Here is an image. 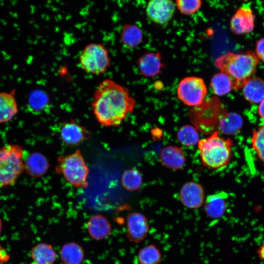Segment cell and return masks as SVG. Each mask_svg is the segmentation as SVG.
Instances as JSON below:
<instances>
[{"mask_svg":"<svg viewBox=\"0 0 264 264\" xmlns=\"http://www.w3.org/2000/svg\"><path fill=\"white\" fill-rule=\"evenodd\" d=\"M136 101L129 90L113 80L105 79L95 88L91 101L94 117L101 126L116 127L133 111Z\"/></svg>","mask_w":264,"mask_h":264,"instance_id":"obj_1","label":"cell"},{"mask_svg":"<svg viewBox=\"0 0 264 264\" xmlns=\"http://www.w3.org/2000/svg\"><path fill=\"white\" fill-rule=\"evenodd\" d=\"M258 63L255 53L248 51L224 54L215 60V65L229 77L233 88L239 89L256 72Z\"/></svg>","mask_w":264,"mask_h":264,"instance_id":"obj_2","label":"cell"},{"mask_svg":"<svg viewBox=\"0 0 264 264\" xmlns=\"http://www.w3.org/2000/svg\"><path fill=\"white\" fill-rule=\"evenodd\" d=\"M219 132H215L207 137L199 139L197 144L202 165L211 169L223 168L232 157L233 140L220 136Z\"/></svg>","mask_w":264,"mask_h":264,"instance_id":"obj_3","label":"cell"},{"mask_svg":"<svg viewBox=\"0 0 264 264\" xmlns=\"http://www.w3.org/2000/svg\"><path fill=\"white\" fill-rule=\"evenodd\" d=\"M55 170L75 188L84 189L88 185V177L89 170L79 149L59 156Z\"/></svg>","mask_w":264,"mask_h":264,"instance_id":"obj_4","label":"cell"},{"mask_svg":"<svg viewBox=\"0 0 264 264\" xmlns=\"http://www.w3.org/2000/svg\"><path fill=\"white\" fill-rule=\"evenodd\" d=\"M24 151L17 144L0 148V188L14 185L24 170Z\"/></svg>","mask_w":264,"mask_h":264,"instance_id":"obj_5","label":"cell"},{"mask_svg":"<svg viewBox=\"0 0 264 264\" xmlns=\"http://www.w3.org/2000/svg\"><path fill=\"white\" fill-rule=\"evenodd\" d=\"M79 64L87 73L100 75L108 71L111 66L109 51L99 43H90L83 48L79 56Z\"/></svg>","mask_w":264,"mask_h":264,"instance_id":"obj_6","label":"cell"},{"mask_svg":"<svg viewBox=\"0 0 264 264\" xmlns=\"http://www.w3.org/2000/svg\"><path fill=\"white\" fill-rule=\"evenodd\" d=\"M176 93L178 99L184 104L189 106H196L203 102L207 90L202 79L190 76L180 81Z\"/></svg>","mask_w":264,"mask_h":264,"instance_id":"obj_7","label":"cell"},{"mask_svg":"<svg viewBox=\"0 0 264 264\" xmlns=\"http://www.w3.org/2000/svg\"><path fill=\"white\" fill-rule=\"evenodd\" d=\"M126 223V236L130 242L139 243L146 238L150 227L144 215L139 212L131 213L127 216Z\"/></svg>","mask_w":264,"mask_h":264,"instance_id":"obj_8","label":"cell"},{"mask_svg":"<svg viewBox=\"0 0 264 264\" xmlns=\"http://www.w3.org/2000/svg\"><path fill=\"white\" fill-rule=\"evenodd\" d=\"M90 132L74 120L63 123L60 130V136L63 142L69 146L79 145L88 140Z\"/></svg>","mask_w":264,"mask_h":264,"instance_id":"obj_9","label":"cell"},{"mask_svg":"<svg viewBox=\"0 0 264 264\" xmlns=\"http://www.w3.org/2000/svg\"><path fill=\"white\" fill-rule=\"evenodd\" d=\"M172 0H150L146 13L153 22L159 24L168 23L173 18L176 6Z\"/></svg>","mask_w":264,"mask_h":264,"instance_id":"obj_10","label":"cell"},{"mask_svg":"<svg viewBox=\"0 0 264 264\" xmlns=\"http://www.w3.org/2000/svg\"><path fill=\"white\" fill-rule=\"evenodd\" d=\"M179 198L181 203L189 209L199 208L205 200L204 190L198 182H187L180 189Z\"/></svg>","mask_w":264,"mask_h":264,"instance_id":"obj_11","label":"cell"},{"mask_svg":"<svg viewBox=\"0 0 264 264\" xmlns=\"http://www.w3.org/2000/svg\"><path fill=\"white\" fill-rule=\"evenodd\" d=\"M255 20V15L250 7L243 6L232 16L230 22V30L239 35L251 33L254 28Z\"/></svg>","mask_w":264,"mask_h":264,"instance_id":"obj_12","label":"cell"},{"mask_svg":"<svg viewBox=\"0 0 264 264\" xmlns=\"http://www.w3.org/2000/svg\"><path fill=\"white\" fill-rule=\"evenodd\" d=\"M161 164L172 170H179L186 163V156L183 150L177 146L167 145L162 148L159 154Z\"/></svg>","mask_w":264,"mask_h":264,"instance_id":"obj_13","label":"cell"},{"mask_svg":"<svg viewBox=\"0 0 264 264\" xmlns=\"http://www.w3.org/2000/svg\"><path fill=\"white\" fill-rule=\"evenodd\" d=\"M86 228L90 237L96 241L107 239L112 232L111 223L106 217L100 214L90 217L86 223Z\"/></svg>","mask_w":264,"mask_h":264,"instance_id":"obj_14","label":"cell"},{"mask_svg":"<svg viewBox=\"0 0 264 264\" xmlns=\"http://www.w3.org/2000/svg\"><path fill=\"white\" fill-rule=\"evenodd\" d=\"M140 73L147 77H154L162 72L164 65L160 52H148L141 56L137 61Z\"/></svg>","mask_w":264,"mask_h":264,"instance_id":"obj_15","label":"cell"},{"mask_svg":"<svg viewBox=\"0 0 264 264\" xmlns=\"http://www.w3.org/2000/svg\"><path fill=\"white\" fill-rule=\"evenodd\" d=\"M227 194L220 191L208 196L204 202V211L210 218L219 219L225 214L227 207Z\"/></svg>","mask_w":264,"mask_h":264,"instance_id":"obj_16","label":"cell"},{"mask_svg":"<svg viewBox=\"0 0 264 264\" xmlns=\"http://www.w3.org/2000/svg\"><path fill=\"white\" fill-rule=\"evenodd\" d=\"M14 92H0V124L11 121L18 112Z\"/></svg>","mask_w":264,"mask_h":264,"instance_id":"obj_17","label":"cell"},{"mask_svg":"<svg viewBox=\"0 0 264 264\" xmlns=\"http://www.w3.org/2000/svg\"><path fill=\"white\" fill-rule=\"evenodd\" d=\"M242 89L244 97L250 103L258 104L264 99V80L260 78H250Z\"/></svg>","mask_w":264,"mask_h":264,"instance_id":"obj_18","label":"cell"},{"mask_svg":"<svg viewBox=\"0 0 264 264\" xmlns=\"http://www.w3.org/2000/svg\"><path fill=\"white\" fill-rule=\"evenodd\" d=\"M47 159L42 154L34 153L24 158V170L33 177H38L45 175L49 167Z\"/></svg>","mask_w":264,"mask_h":264,"instance_id":"obj_19","label":"cell"},{"mask_svg":"<svg viewBox=\"0 0 264 264\" xmlns=\"http://www.w3.org/2000/svg\"><path fill=\"white\" fill-rule=\"evenodd\" d=\"M59 255L63 264H81L85 258L83 248L75 242L64 244L60 249Z\"/></svg>","mask_w":264,"mask_h":264,"instance_id":"obj_20","label":"cell"},{"mask_svg":"<svg viewBox=\"0 0 264 264\" xmlns=\"http://www.w3.org/2000/svg\"><path fill=\"white\" fill-rule=\"evenodd\" d=\"M243 124L242 118L235 112H225L220 117L218 131L227 135H233L241 129Z\"/></svg>","mask_w":264,"mask_h":264,"instance_id":"obj_21","label":"cell"},{"mask_svg":"<svg viewBox=\"0 0 264 264\" xmlns=\"http://www.w3.org/2000/svg\"><path fill=\"white\" fill-rule=\"evenodd\" d=\"M31 255L35 264H54L57 259L52 246L44 242L34 246L31 251Z\"/></svg>","mask_w":264,"mask_h":264,"instance_id":"obj_22","label":"cell"},{"mask_svg":"<svg viewBox=\"0 0 264 264\" xmlns=\"http://www.w3.org/2000/svg\"><path fill=\"white\" fill-rule=\"evenodd\" d=\"M143 38V34L141 29L134 24L125 25L121 33V42L128 48L137 46L141 43Z\"/></svg>","mask_w":264,"mask_h":264,"instance_id":"obj_23","label":"cell"},{"mask_svg":"<svg viewBox=\"0 0 264 264\" xmlns=\"http://www.w3.org/2000/svg\"><path fill=\"white\" fill-rule=\"evenodd\" d=\"M120 181L124 189L129 192H134L140 189L143 183V177L137 169L130 168L122 173Z\"/></svg>","mask_w":264,"mask_h":264,"instance_id":"obj_24","label":"cell"},{"mask_svg":"<svg viewBox=\"0 0 264 264\" xmlns=\"http://www.w3.org/2000/svg\"><path fill=\"white\" fill-rule=\"evenodd\" d=\"M162 255L158 248L154 244L142 247L137 254L139 264H159Z\"/></svg>","mask_w":264,"mask_h":264,"instance_id":"obj_25","label":"cell"},{"mask_svg":"<svg viewBox=\"0 0 264 264\" xmlns=\"http://www.w3.org/2000/svg\"><path fill=\"white\" fill-rule=\"evenodd\" d=\"M210 88L217 96H223L229 93L232 89V83L229 77L220 72L214 75L211 78Z\"/></svg>","mask_w":264,"mask_h":264,"instance_id":"obj_26","label":"cell"},{"mask_svg":"<svg viewBox=\"0 0 264 264\" xmlns=\"http://www.w3.org/2000/svg\"><path fill=\"white\" fill-rule=\"evenodd\" d=\"M176 138L181 144L187 147L194 146L199 140L198 130L194 126L189 125H184L179 129Z\"/></svg>","mask_w":264,"mask_h":264,"instance_id":"obj_27","label":"cell"},{"mask_svg":"<svg viewBox=\"0 0 264 264\" xmlns=\"http://www.w3.org/2000/svg\"><path fill=\"white\" fill-rule=\"evenodd\" d=\"M251 145L257 158L264 163V124L252 131Z\"/></svg>","mask_w":264,"mask_h":264,"instance_id":"obj_28","label":"cell"},{"mask_svg":"<svg viewBox=\"0 0 264 264\" xmlns=\"http://www.w3.org/2000/svg\"><path fill=\"white\" fill-rule=\"evenodd\" d=\"M49 99L47 94L41 90L32 91L28 97V105L35 112L44 110L48 104Z\"/></svg>","mask_w":264,"mask_h":264,"instance_id":"obj_29","label":"cell"},{"mask_svg":"<svg viewBox=\"0 0 264 264\" xmlns=\"http://www.w3.org/2000/svg\"><path fill=\"white\" fill-rule=\"evenodd\" d=\"M176 6L184 15L191 16L197 13L202 5L201 0H176Z\"/></svg>","mask_w":264,"mask_h":264,"instance_id":"obj_30","label":"cell"},{"mask_svg":"<svg viewBox=\"0 0 264 264\" xmlns=\"http://www.w3.org/2000/svg\"><path fill=\"white\" fill-rule=\"evenodd\" d=\"M255 53L258 59L264 63V37L257 41Z\"/></svg>","mask_w":264,"mask_h":264,"instance_id":"obj_31","label":"cell"},{"mask_svg":"<svg viewBox=\"0 0 264 264\" xmlns=\"http://www.w3.org/2000/svg\"><path fill=\"white\" fill-rule=\"evenodd\" d=\"M256 252L259 258L264 263V242L259 246Z\"/></svg>","mask_w":264,"mask_h":264,"instance_id":"obj_32","label":"cell"},{"mask_svg":"<svg viewBox=\"0 0 264 264\" xmlns=\"http://www.w3.org/2000/svg\"><path fill=\"white\" fill-rule=\"evenodd\" d=\"M258 111L260 116L264 120V99L259 103Z\"/></svg>","mask_w":264,"mask_h":264,"instance_id":"obj_33","label":"cell"},{"mask_svg":"<svg viewBox=\"0 0 264 264\" xmlns=\"http://www.w3.org/2000/svg\"><path fill=\"white\" fill-rule=\"evenodd\" d=\"M1 228H2V222L0 219V233L1 232Z\"/></svg>","mask_w":264,"mask_h":264,"instance_id":"obj_34","label":"cell"},{"mask_svg":"<svg viewBox=\"0 0 264 264\" xmlns=\"http://www.w3.org/2000/svg\"></svg>","mask_w":264,"mask_h":264,"instance_id":"obj_35","label":"cell"}]
</instances>
